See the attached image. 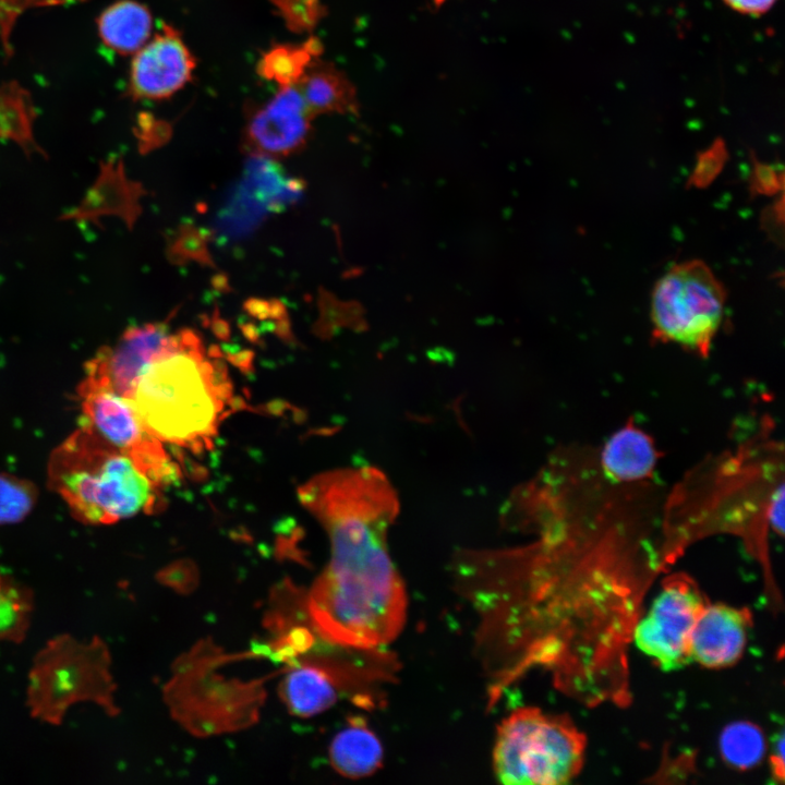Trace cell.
I'll return each instance as SVG.
<instances>
[{"mask_svg": "<svg viewBox=\"0 0 785 785\" xmlns=\"http://www.w3.org/2000/svg\"><path fill=\"white\" fill-rule=\"evenodd\" d=\"M659 452L654 440L643 430L627 423L605 442L599 470L614 484H641L653 478Z\"/></svg>", "mask_w": 785, "mask_h": 785, "instance_id": "cell-15", "label": "cell"}, {"mask_svg": "<svg viewBox=\"0 0 785 785\" xmlns=\"http://www.w3.org/2000/svg\"><path fill=\"white\" fill-rule=\"evenodd\" d=\"M322 52L323 45L316 37H310L301 45L278 44L263 53L257 71L279 87L293 86Z\"/></svg>", "mask_w": 785, "mask_h": 785, "instance_id": "cell-20", "label": "cell"}, {"mask_svg": "<svg viewBox=\"0 0 785 785\" xmlns=\"http://www.w3.org/2000/svg\"><path fill=\"white\" fill-rule=\"evenodd\" d=\"M584 737L564 716L518 708L497 727L493 769L507 785H557L582 768Z\"/></svg>", "mask_w": 785, "mask_h": 785, "instance_id": "cell-5", "label": "cell"}, {"mask_svg": "<svg viewBox=\"0 0 785 785\" xmlns=\"http://www.w3.org/2000/svg\"><path fill=\"white\" fill-rule=\"evenodd\" d=\"M720 751L733 768L745 770L759 763L765 751L761 729L749 722L727 725L720 736Z\"/></svg>", "mask_w": 785, "mask_h": 785, "instance_id": "cell-21", "label": "cell"}, {"mask_svg": "<svg viewBox=\"0 0 785 785\" xmlns=\"http://www.w3.org/2000/svg\"><path fill=\"white\" fill-rule=\"evenodd\" d=\"M749 627L748 611L726 604H705L690 638L691 662L708 668L733 665L745 650Z\"/></svg>", "mask_w": 785, "mask_h": 785, "instance_id": "cell-14", "label": "cell"}, {"mask_svg": "<svg viewBox=\"0 0 785 785\" xmlns=\"http://www.w3.org/2000/svg\"><path fill=\"white\" fill-rule=\"evenodd\" d=\"M230 398L225 367L194 331L181 330L143 371L130 400L154 437L198 452L210 447Z\"/></svg>", "mask_w": 785, "mask_h": 785, "instance_id": "cell-2", "label": "cell"}, {"mask_svg": "<svg viewBox=\"0 0 785 785\" xmlns=\"http://www.w3.org/2000/svg\"><path fill=\"white\" fill-rule=\"evenodd\" d=\"M81 424L128 455L156 485L177 480L179 470L162 443L144 427L132 401L112 389L82 383Z\"/></svg>", "mask_w": 785, "mask_h": 785, "instance_id": "cell-9", "label": "cell"}, {"mask_svg": "<svg viewBox=\"0 0 785 785\" xmlns=\"http://www.w3.org/2000/svg\"><path fill=\"white\" fill-rule=\"evenodd\" d=\"M704 606V599L690 578H668L632 630L636 647L665 672L683 668L691 663L690 638Z\"/></svg>", "mask_w": 785, "mask_h": 785, "instance_id": "cell-10", "label": "cell"}, {"mask_svg": "<svg viewBox=\"0 0 785 785\" xmlns=\"http://www.w3.org/2000/svg\"><path fill=\"white\" fill-rule=\"evenodd\" d=\"M782 464L771 443L749 442L718 456L700 472L699 490H681L671 502L665 526L674 536L750 527L783 532Z\"/></svg>", "mask_w": 785, "mask_h": 785, "instance_id": "cell-3", "label": "cell"}, {"mask_svg": "<svg viewBox=\"0 0 785 785\" xmlns=\"http://www.w3.org/2000/svg\"><path fill=\"white\" fill-rule=\"evenodd\" d=\"M97 25L106 46L118 53L131 55L149 40L153 16L144 4L134 0H121L100 14Z\"/></svg>", "mask_w": 785, "mask_h": 785, "instance_id": "cell-19", "label": "cell"}, {"mask_svg": "<svg viewBox=\"0 0 785 785\" xmlns=\"http://www.w3.org/2000/svg\"><path fill=\"white\" fill-rule=\"evenodd\" d=\"M329 757L333 768L342 776L360 778L373 774L383 762V747L361 717L349 720L333 739Z\"/></svg>", "mask_w": 785, "mask_h": 785, "instance_id": "cell-17", "label": "cell"}, {"mask_svg": "<svg viewBox=\"0 0 785 785\" xmlns=\"http://www.w3.org/2000/svg\"><path fill=\"white\" fill-rule=\"evenodd\" d=\"M165 323H148L126 329L112 348L100 350L87 362L82 383L106 387L130 399L143 371L173 340Z\"/></svg>", "mask_w": 785, "mask_h": 785, "instance_id": "cell-11", "label": "cell"}, {"mask_svg": "<svg viewBox=\"0 0 785 785\" xmlns=\"http://www.w3.org/2000/svg\"><path fill=\"white\" fill-rule=\"evenodd\" d=\"M32 609L33 597L27 589L0 575V641L23 639Z\"/></svg>", "mask_w": 785, "mask_h": 785, "instance_id": "cell-22", "label": "cell"}, {"mask_svg": "<svg viewBox=\"0 0 785 785\" xmlns=\"http://www.w3.org/2000/svg\"><path fill=\"white\" fill-rule=\"evenodd\" d=\"M144 122L145 123H141L143 125V133L141 137L143 138L144 148L150 149L158 147L169 140L171 135V128L168 123L155 120H147Z\"/></svg>", "mask_w": 785, "mask_h": 785, "instance_id": "cell-27", "label": "cell"}, {"mask_svg": "<svg viewBox=\"0 0 785 785\" xmlns=\"http://www.w3.org/2000/svg\"><path fill=\"white\" fill-rule=\"evenodd\" d=\"M722 282L701 261L674 265L655 283L651 298L653 335L706 357L725 309Z\"/></svg>", "mask_w": 785, "mask_h": 785, "instance_id": "cell-7", "label": "cell"}, {"mask_svg": "<svg viewBox=\"0 0 785 785\" xmlns=\"http://www.w3.org/2000/svg\"><path fill=\"white\" fill-rule=\"evenodd\" d=\"M447 0H432L435 8H440Z\"/></svg>", "mask_w": 785, "mask_h": 785, "instance_id": "cell-30", "label": "cell"}, {"mask_svg": "<svg viewBox=\"0 0 785 785\" xmlns=\"http://www.w3.org/2000/svg\"><path fill=\"white\" fill-rule=\"evenodd\" d=\"M36 487L28 481L0 473V524L21 521L34 507Z\"/></svg>", "mask_w": 785, "mask_h": 785, "instance_id": "cell-23", "label": "cell"}, {"mask_svg": "<svg viewBox=\"0 0 785 785\" xmlns=\"http://www.w3.org/2000/svg\"><path fill=\"white\" fill-rule=\"evenodd\" d=\"M196 61L180 33L162 28L134 53L130 93L137 99H165L192 78Z\"/></svg>", "mask_w": 785, "mask_h": 785, "instance_id": "cell-13", "label": "cell"}, {"mask_svg": "<svg viewBox=\"0 0 785 785\" xmlns=\"http://www.w3.org/2000/svg\"><path fill=\"white\" fill-rule=\"evenodd\" d=\"M304 183L287 176L275 159L250 154L241 178L218 209L212 235L238 241L251 235L273 214L294 204Z\"/></svg>", "mask_w": 785, "mask_h": 785, "instance_id": "cell-8", "label": "cell"}, {"mask_svg": "<svg viewBox=\"0 0 785 785\" xmlns=\"http://www.w3.org/2000/svg\"><path fill=\"white\" fill-rule=\"evenodd\" d=\"M298 496L330 543L329 563L307 597L315 630L355 651L387 645L407 614L404 585L387 542L399 511L391 483L374 467L343 468L315 475Z\"/></svg>", "mask_w": 785, "mask_h": 785, "instance_id": "cell-1", "label": "cell"}, {"mask_svg": "<svg viewBox=\"0 0 785 785\" xmlns=\"http://www.w3.org/2000/svg\"><path fill=\"white\" fill-rule=\"evenodd\" d=\"M212 234L201 228L185 225L169 240L167 256L173 264L195 262L201 265L214 267V261L208 250Z\"/></svg>", "mask_w": 785, "mask_h": 785, "instance_id": "cell-24", "label": "cell"}, {"mask_svg": "<svg viewBox=\"0 0 785 785\" xmlns=\"http://www.w3.org/2000/svg\"><path fill=\"white\" fill-rule=\"evenodd\" d=\"M295 87L314 117L354 111L358 106L353 84L345 73L328 63L313 61Z\"/></svg>", "mask_w": 785, "mask_h": 785, "instance_id": "cell-18", "label": "cell"}, {"mask_svg": "<svg viewBox=\"0 0 785 785\" xmlns=\"http://www.w3.org/2000/svg\"><path fill=\"white\" fill-rule=\"evenodd\" d=\"M730 10L752 17H760L766 14L777 0H722Z\"/></svg>", "mask_w": 785, "mask_h": 785, "instance_id": "cell-28", "label": "cell"}, {"mask_svg": "<svg viewBox=\"0 0 785 785\" xmlns=\"http://www.w3.org/2000/svg\"><path fill=\"white\" fill-rule=\"evenodd\" d=\"M71 0H0V26L2 36L10 33L16 16L31 7L62 3Z\"/></svg>", "mask_w": 785, "mask_h": 785, "instance_id": "cell-26", "label": "cell"}, {"mask_svg": "<svg viewBox=\"0 0 785 785\" xmlns=\"http://www.w3.org/2000/svg\"><path fill=\"white\" fill-rule=\"evenodd\" d=\"M313 118L295 85L280 87L249 117L245 146L250 154L273 159L294 154L305 145Z\"/></svg>", "mask_w": 785, "mask_h": 785, "instance_id": "cell-12", "label": "cell"}, {"mask_svg": "<svg viewBox=\"0 0 785 785\" xmlns=\"http://www.w3.org/2000/svg\"><path fill=\"white\" fill-rule=\"evenodd\" d=\"M48 474L73 515L87 523H113L157 506L158 486L84 424L52 452Z\"/></svg>", "mask_w": 785, "mask_h": 785, "instance_id": "cell-4", "label": "cell"}, {"mask_svg": "<svg viewBox=\"0 0 785 785\" xmlns=\"http://www.w3.org/2000/svg\"><path fill=\"white\" fill-rule=\"evenodd\" d=\"M287 26L295 32L310 31L325 14L321 0H271Z\"/></svg>", "mask_w": 785, "mask_h": 785, "instance_id": "cell-25", "label": "cell"}, {"mask_svg": "<svg viewBox=\"0 0 785 785\" xmlns=\"http://www.w3.org/2000/svg\"><path fill=\"white\" fill-rule=\"evenodd\" d=\"M784 734L783 729H781L777 734L774 735L772 739V747H771V763H772V770L773 774L776 778L782 780L784 774Z\"/></svg>", "mask_w": 785, "mask_h": 785, "instance_id": "cell-29", "label": "cell"}, {"mask_svg": "<svg viewBox=\"0 0 785 785\" xmlns=\"http://www.w3.org/2000/svg\"><path fill=\"white\" fill-rule=\"evenodd\" d=\"M106 644L71 636L49 641L36 655L28 676L27 705L46 723L60 724L67 710L77 702H93L116 713L113 680Z\"/></svg>", "mask_w": 785, "mask_h": 785, "instance_id": "cell-6", "label": "cell"}, {"mask_svg": "<svg viewBox=\"0 0 785 785\" xmlns=\"http://www.w3.org/2000/svg\"><path fill=\"white\" fill-rule=\"evenodd\" d=\"M341 676L315 665L299 666L281 684V697L289 711L311 716L331 706L341 691Z\"/></svg>", "mask_w": 785, "mask_h": 785, "instance_id": "cell-16", "label": "cell"}]
</instances>
